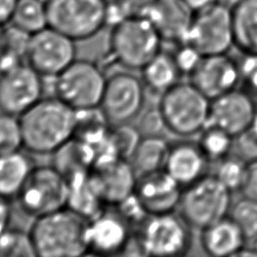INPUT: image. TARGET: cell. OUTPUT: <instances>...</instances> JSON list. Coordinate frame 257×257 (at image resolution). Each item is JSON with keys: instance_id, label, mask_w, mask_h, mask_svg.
<instances>
[{"instance_id": "cell-1", "label": "cell", "mask_w": 257, "mask_h": 257, "mask_svg": "<svg viewBox=\"0 0 257 257\" xmlns=\"http://www.w3.org/2000/svg\"><path fill=\"white\" fill-rule=\"evenodd\" d=\"M19 118L29 153L52 154L74 135L75 109L57 96L42 97Z\"/></svg>"}, {"instance_id": "cell-2", "label": "cell", "mask_w": 257, "mask_h": 257, "mask_svg": "<svg viewBox=\"0 0 257 257\" xmlns=\"http://www.w3.org/2000/svg\"><path fill=\"white\" fill-rule=\"evenodd\" d=\"M87 222L67 207L36 217L29 232L36 255L79 257L89 254Z\"/></svg>"}, {"instance_id": "cell-3", "label": "cell", "mask_w": 257, "mask_h": 257, "mask_svg": "<svg viewBox=\"0 0 257 257\" xmlns=\"http://www.w3.org/2000/svg\"><path fill=\"white\" fill-rule=\"evenodd\" d=\"M162 43L161 35L148 18L130 17L111 27L110 56L126 69H142L162 50Z\"/></svg>"}, {"instance_id": "cell-4", "label": "cell", "mask_w": 257, "mask_h": 257, "mask_svg": "<svg viewBox=\"0 0 257 257\" xmlns=\"http://www.w3.org/2000/svg\"><path fill=\"white\" fill-rule=\"evenodd\" d=\"M211 100L191 81H179L161 94L159 108L166 127L180 137H191L207 125Z\"/></svg>"}, {"instance_id": "cell-5", "label": "cell", "mask_w": 257, "mask_h": 257, "mask_svg": "<svg viewBox=\"0 0 257 257\" xmlns=\"http://www.w3.org/2000/svg\"><path fill=\"white\" fill-rule=\"evenodd\" d=\"M191 225L175 212L150 215L135 231L141 255L180 257L189 253L193 245Z\"/></svg>"}, {"instance_id": "cell-6", "label": "cell", "mask_w": 257, "mask_h": 257, "mask_svg": "<svg viewBox=\"0 0 257 257\" xmlns=\"http://www.w3.org/2000/svg\"><path fill=\"white\" fill-rule=\"evenodd\" d=\"M231 194L214 175H205L183 189L179 213L192 228L203 229L229 215Z\"/></svg>"}, {"instance_id": "cell-7", "label": "cell", "mask_w": 257, "mask_h": 257, "mask_svg": "<svg viewBox=\"0 0 257 257\" xmlns=\"http://www.w3.org/2000/svg\"><path fill=\"white\" fill-rule=\"evenodd\" d=\"M48 26L75 41L95 36L106 26L107 0H46Z\"/></svg>"}, {"instance_id": "cell-8", "label": "cell", "mask_w": 257, "mask_h": 257, "mask_svg": "<svg viewBox=\"0 0 257 257\" xmlns=\"http://www.w3.org/2000/svg\"><path fill=\"white\" fill-rule=\"evenodd\" d=\"M54 78L55 96L74 109L99 106L107 77L100 66L75 59Z\"/></svg>"}, {"instance_id": "cell-9", "label": "cell", "mask_w": 257, "mask_h": 257, "mask_svg": "<svg viewBox=\"0 0 257 257\" xmlns=\"http://www.w3.org/2000/svg\"><path fill=\"white\" fill-rule=\"evenodd\" d=\"M68 180L52 165L34 167L17 196L21 209L32 217H39L67 205Z\"/></svg>"}, {"instance_id": "cell-10", "label": "cell", "mask_w": 257, "mask_h": 257, "mask_svg": "<svg viewBox=\"0 0 257 257\" xmlns=\"http://www.w3.org/2000/svg\"><path fill=\"white\" fill-rule=\"evenodd\" d=\"M185 42L197 48L203 56L228 53L235 46L231 7L219 2L196 12Z\"/></svg>"}, {"instance_id": "cell-11", "label": "cell", "mask_w": 257, "mask_h": 257, "mask_svg": "<svg viewBox=\"0 0 257 257\" xmlns=\"http://www.w3.org/2000/svg\"><path fill=\"white\" fill-rule=\"evenodd\" d=\"M76 59L75 40L47 26L31 35L26 63L43 77H55Z\"/></svg>"}, {"instance_id": "cell-12", "label": "cell", "mask_w": 257, "mask_h": 257, "mask_svg": "<svg viewBox=\"0 0 257 257\" xmlns=\"http://www.w3.org/2000/svg\"><path fill=\"white\" fill-rule=\"evenodd\" d=\"M146 85L142 78L128 71L107 77L100 107L111 124L131 122L143 110Z\"/></svg>"}, {"instance_id": "cell-13", "label": "cell", "mask_w": 257, "mask_h": 257, "mask_svg": "<svg viewBox=\"0 0 257 257\" xmlns=\"http://www.w3.org/2000/svg\"><path fill=\"white\" fill-rule=\"evenodd\" d=\"M28 63L0 72V111L20 116L43 94V80Z\"/></svg>"}, {"instance_id": "cell-14", "label": "cell", "mask_w": 257, "mask_h": 257, "mask_svg": "<svg viewBox=\"0 0 257 257\" xmlns=\"http://www.w3.org/2000/svg\"><path fill=\"white\" fill-rule=\"evenodd\" d=\"M135 230L112 207L103 209L87 222V245L89 254L112 256L124 254Z\"/></svg>"}, {"instance_id": "cell-15", "label": "cell", "mask_w": 257, "mask_h": 257, "mask_svg": "<svg viewBox=\"0 0 257 257\" xmlns=\"http://www.w3.org/2000/svg\"><path fill=\"white\" fill-rule=\"evenodd\" d=\"M256 110L254 97L237 87L211 100L207 124L216 125L235 138L252 124Z\"/></svg>"}, {"instance_id": "cell-16", "label": "cell", "mask_w": 257, "mask_h": 257, "mask_svg": "<svg viewBox=\"0 0 257 257\" xmlns=\"http://www.w3.org/2000/svg\"><path fill=\"white\" fill-rule=\"evenodd\" d=\"M90 174L108 206H115L134 194L139 179L131 161L119 157L95 163Z\"/></svg>"}, {"instance_id": "cell-17", "label": "cell", "mask_w": 257, "mask_h": 257, "mask_svg": "<svg viewBox=\"0 0 257 257\" xmlns=\"http://www.w3.org/2000/svg\"><path fill=\"white\" fill-rule=\"evenodd\" d=\"M189 78L198 89L212 100L237 88L240 83L239 61L227 53L204 56Z\"/></svg>"}, {"instance_id": "cell-18", "label": "cell", "mask_w": 257, "mask_h": 257, "mask_svg": "<svg viewBox=\"0 0 257 257\" xmlns=\"http://www.w3.org/2000/svg\"><path fill=\"white\" fill-rule=\"evenodd\" d=\"M183 187L165 170L139 176L136 195L150 215L175 212L178 209Z\"/></svg>"}, {"instance_id": "cell-19", "label": "cell", "mask_w": 257, "mask_h": 257, "mask_svg": "<svg viewBox=\"0 0 257 257\" xmlns=\"http://www.w3.org/2000/svg\"><path fill=\"white\" fill-rule=\"evenodd\" d=\"M194 15L185 0H156L144 17L154 25L163 41L177 45L186 41Z\"/></svg>"}, {"instance_id": "cell-20", "label": "cell", "mask_w": 257, "mask_h": 257, "mask_svg": "<svg viewBox=\"0 0 257 257\" xmlns=\"http://www.w3.org/2000/svg\"><path fill=\"white\" fill-rule=\"evenodd\" d=\"M209 164L198 142L183 140L171 144L164 170L185 188L207 175Z\"/></svg>"}, {"instance_id": "cell-21", "label": "cell", "mask_w": 257, "mask_h": 257, "mask_svg": "<svg viewBox=\"0 0 257 257\" xmlns=\"http://www.w3.org/2000/svg\"><path fill=\"white\" fill-rule=\"evenodd\" d=\"M248 239L228 215L201 229L200 244L203 251L212 257H230L245 247Z\"/></svg>"}, {"instance_id": "cell-22", "label": "cell", "mask_w": 257, "mask_h": 257, "mask_svg": "<svg viewBox=\"0 0 257 257\" xmlns=\"http://www.w3.org/2000/svg\"><path fill=\"white\" fill-rule=\"evenodd\" d=\"M95 161L94 149L88 143L71 138L54 153L51 165L67 180L89 173Z\"/></svg>"}, {"instance_id": "cell-23", "label": "cell", "mask_w": 257, "mask_h": 257, "mask_svg": "<svg viewBox=\"0 0 257 257\" xmlns=\"http://www.w3.org/2000/svg\"><path fill=\"white\" fill-rule=\"evenodd\" d=\"M105 206L90 172L68 180L67 208L86 220H90L99 214Z\"/></svg>"}, {"instance_id": "cell-24", "label": "cell", "mask_w": 257, "mask_h": 257, "mask_svg": "<svg viewBox=\"0 0 257 257\" xmlns=\"http://www.w3.org/2000/svg\"><path fill=\"white\" fill-rule=\"evenodd\" d=\"M34 167L30 156L21 150L0 155V196L17 198Z\"/></svg>"}, {"instance_id": "cell-25", "label": "cell", "mask_w": 257, "mask_h": 257, "mask_svg": "<svg viewBox=\"0 0 257 257\" xmlns=\"http://www.w3.org/2000/svg\"><path fill=\"white\" fill-rule=\"evenodd\" d=\"M231 9L235 47L242 54L257 55V0H239Z\"/></svg>"}, {"instance_id": "cell-26", "label": "cell", "mask_w": 257, "mask_h": 257, "mask_svg": "<svg viewBox=\"0 0 257 257\" xmlns=\"http://www.w3.org/2000/svg\"><path fill=\"white\" fill-rule=\"evenodd\" d=\"M142 79L146 88L163 94L180 81V72L173 54L161 50L142 69Z\"/></svg>"}, {"instance_id": "cell-27", "label": "cell", "mask_w": 257, "mask_h": 257, "mask_svg": "<svg viewBox=\"0 0 257 257\" xmlns=\"http://www.w3.org/2000/svg\"><path fill=\"white\" fill-rule=\"evenodd\" d=\"M171 144L161 135L143 136L130 161L138 176L165 169Z\"/></svg>"}, {"instance_id": "cell-28", "label": "cell", "mask_w": 257, "mask_h": 257, "mask_svg": "<svg viewBox=\"0 0 257 257\" xmlns=\"http://www.w3.org/2000/svg\"><path fill=\"white\" fill-rule=\"evenodd\" d=\"M111 125L100 106L75 109L73 137L94 146L107 136Z\"/></svg>"}, {"instance_id": "cell-29", "label": "cell", "mask_w": 257, "mask_h": 257, "mask_svg": "<svg viewBox=\"0 0 257 257\" xmlns=\"http://www.w3.org/2000/svg\"><path fill=\"white\" fill-rule=\"evenodd\" d=\"M11 23L34 34L48 26L46 0H18Z\"/></svg>"}, {"instance_id": "cell-30", "label": "cell", "mask_w": 257, "mask_h": 257, "mask_svg": "<svg viewBox=\"0 0 257 257\" xmlns=\"http://www.w3.org/2000/svg\"><path fill=\"white\" fill-rule=\"evenodd\" d=\"M235 138L226 131L212 124H207L201 132L198 144L210 163L228 157L234 148Z\"/></svg>"}, {"instance_id": "cell-31", "label": "cell", "mask_w": 257, "mask_h": 257, "mask_svg": "<svg viewBox=\"0 0 257 257\" xmlns=\"http://www.w3.org/2000/svg\"><path fill=\"white\" fill-rule=\"evenodd\" d=\"M36 251L29 232L7 228L0 234V257H35Z\"/></svg>"}, {"instance_id": "cell-32", "label": "cell", "mask_w": 257, "mask_h": 257, "mask_svg": "<svg viewBox=\"0 0 257 257\" xmlns=\"http://www.w3.org/2000/svg\"><path fill=\"white\" fill-rule=\"evenodd\" d=\"M247 163L237 154L229 155L217 163V168L213 175L230 192L241 191L246 176Z\"/></svg>"}, {"instance_id": "cell-33", "label": "cell", "mask_w": 257, "mask_h": 257, "mask_svg": "<svg viewBox=\"0 0 257 257\" xmlns=\"http://www.w3.org/2000/svg\"><path fill=\"white\" fill-rule=\"evenodd\" d=\"M109 141L115 154L123 159L130 160L140 144L143 135L138 126L130 122L112 124L108 133Z\"/></svg>"}, {"instance_id": "cell-34", "label": "cell", "mask_w": 257, "mask_h": 257, "mask_svg": "<svg viewBox=\"0 0 257 257\" xmlns=\"http://www.w3.org/2000/svg\"><path fill=\"white\" fill-rule=\"evenodd\" d=\"M156 0H107L106 26L113 27L130 17L145 16Z\"/></svg>"}, {"instance_id": "cell-35", "label": "cell", "mask_w": 257, "mask_h": 257, "mask_svg": "<svg viewBox=\"0 0 257 257\" xmlns=\"http://www.w3.org/2000/svg\"><path fill=\"white\" fill-rule=\"evenodd\" d=\"M229 216L240 227L246 238L254 239L257 236V201L248 197L232 204Z\"/></svg>"}, {"instance_id": "cell-36", "label": "cell", "mask_w": 257, "mask_h": 257, "mask_svg": "<svg viewBox=\"0 0 257 257\" xmlns=\"http://www.w3.org/2000/svg\"><path fill=\"white\" fill-rule=\"evenodd\" d=\"M23 135L17 115L0 111V155L21 150Z\"/></svg>"}, {"instance_id": "cell-37", "label": "cell", "mask_w": 257, "mask_h": 257, "mask_svg": "<svg viewBox=\"0 0 257 257\" xmlns=\"http://www.w3.org/2000/svg\"><path fill=\"white\" fill-rule=\"evenodd\" d=\"M31 35L22 28L9 23L2 28V52L13 55L26 62Z\"/></svg>"}, {"instance_id": "cell-38", "label": "cell", "mask_w": 257, "mask_h": 257, "mask_svg": "<svg viewBox=\"0 0 257 257\" xmlns=\"http://www.w3.org/2000/svg\"><path fill=\"white\" fill-rule=\"evenodd\" d=\"M111 207H114L118 211L135 231L138 230L150 216L136 193L132 194L117 205Z\"/></svg>"}, {"instance_id": "cell-39", "label": "cell", "mask_w": 257, "mask_h": 257, "mask_svg": "<svg viewBox=\"0 0 257 257\" xmlns=\"http://www.w3.org/2000/svg\"><path fill=\"white\" fill-rule=\"evenodd\" d=\"M172 54L180 72L182 74H187L188 76L196 70L204 57L197 48L187 42L177 44V47Z\"/></svg>"}, {"instance_id": "cell-40", "label": "cell", "mask_w": 257, "mask_h": 257, "mask_svg": "<svg viewBox=\"0 0 257 257\" xmlns=\"http://www.w3.org/2000/svg\"><path fill=\"white\" fill-rule=\"evenodd\" d=\"M239 61L240 83L243 89L253 97H257V55L243 54Z\"/></svg>"}, {"instance_id": "cell-41", "label": "cell", "mask_w": 257, "mask_h": 257, "mask_svg": "<svg viewBox=\"0 0 257 257\" xmlns=\"http://www.w3.org/2000/svg\"><path fill=\"white\" fill-rule=\"evenodd\" d=\"M234 147L237 155L249 162L257 159V127L250 125L247 130L235 137Z\"/></svg>"}, {"instance_id": "cell-42", "label": "cell", "mask_w": 257, "mask_h": 257, "mask_svg": "<svg viewBox=\"0 0 257 257\" xmlns=\"http://www.w3.org/2000/svg\"><path fill=\"white\" fill-rule=\"evenodd\" d=\"M138 128L143 136L161 135V133L167 128L159 106L149 108L144 112L138 124Z\"/></svg>"}, {"instance_id": "cell-43", "label": "cell", "mask_w": 257, "mask_h": 257, "mask_svg": "<svg viewBox=\"0 0 257 257\" xmlns=\"http://www.w3.org/2000/svg\"><path fill=\"white\" fill-rule=\"evenodd\" d=\"M241 193L243 196L257 201V159L247 163L246 176Z\"/></svg>"}, {"instance_id": "cell-44", "label": "cell", "mask_w": 257, "mask_h": 257, "mask_svg": "<svg viewBox=\"0 0 257 257\" xmlns=\"http://www.w3.org/2000/svg\"><path fill=\"white\" fill-rule=\"evenodd\" d=\"M18 0H0V27L11 23Z\"/></svg>"}, {"instance_id": "cell-45", "label": "cell", "mask_w": 257, "mask_h": 257, "mask_svg": "<svg viewBox=\"0 0 257 257\" xmlns=\"http://www.w3.org/2000/svg\"><path fill=\"white\" fill-rule=\"evenodd\" d=\"M12 210L9 200L0 196V234L9 228Z\"/></svg>"}, {"instance_id": "cell-46", "label": "cell", "mask_w": 257, "mask_h": 257, "mask_svg": "<svg viewBox=\"0 0 257 257\" xmlns=\"http://www.w3.org/2000/svg\"><path fill=\"white\" fill-rule=\"evenodd\" d=\"M185 2L196 13L221 2V0H185Z\"/></svg>"}, {"instance_id": "cell-47", "label": "cell", "mask_w": 257, "mask_h": 257, "mask_svg": "<svg viewBox=\"0 0 257 257\" xmlns=\"http://www.w3.org/2000/svg\"><path fill=\"white\" fill-rule=\"evenodd\" d=\"M252 248H253V250L256 252V254H257V236L253 239V244H252Z\"/></svg>"}, {"instance_id": "cell-48", "label": "cell", "mask_w": 257, "mask_h": 257, "mask_svg": "<svg viewBox=\"0 0 257 257\" xmlns=\"http://www.w3.org/2000/svg\"><path fill=\"white\" fill-rule=\"evenodd\" d=\"M2 28L3 27H0V53L2 51V44H3V42H2Z\"/></svg>"}]
</instances>
